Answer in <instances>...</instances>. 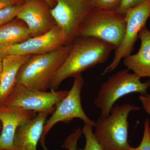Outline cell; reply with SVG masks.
Returning a JSON list of instances; mask_svg holds the SVG:
<instances>
[{
	"mask_svg": "<svg viewBox=\"0 0 150 150\" xmlns=\"http://www.w3.org/2000/svg\"></svg>",
	"mask_w": 150,
	"mask_h": 150,
	"instance_id": "cell-28",
	"label": "cell"
},
{
	"mask_svg": "<svg viewBox=\"0 0 150 150\" xmlns=\"http://www.w3.org/2000/svg\"><path fill=\"white\" fill-rule=\"evenodd\" d=\"M56 4L50 12L57 25L64 31L67 45L78 38L81 23L93 9L90 0H55Z\"/></svg>",
	"mask_w": 150,
	"mask_h": 150,
	"instance_id": "cell-8",
	"label": "cell"
},
{
	"mask_svg": "<svg viewBox=\"0 0 150 150\" xmlns=\"http://www.w3.org/2000/svg\"><path fill=\"white\" fill-rule=\"evenodd\" d=\"M74 83L64 98L57 103L51 117L46 120L43 128V134L40 140L41 146H45V140L49 131L59 122L70 123L75 118L82 120L85 124L95 127L96 122L91 120L86 115L82 108L81 101V92L83 87L84 80L81 74L74 77Z\"/></svg>",
	"mask_w": 150,
	"mask_h": 150,
	"instance_id": "cell-6",
	"label": "cell"
},
{
	"mask_svg": "<svg viewBox=\"0 0 150 150\" xmlns=\"http://www.w3.org/2000/svg\"><path fill=\"white\" fill-rule=\"evenodd\" d=\"M23 0H0V9L10 6L23 4Z\"/></svg>",
	"mask_w": 150,
	"mask_h": 150,
	"instance_id": "cell-24",
	"label": "cell"
},
{
	"mask_svg": "<svg viewBox=\"0 0 150 150\" xmlns=\"http://www.w3.org/2000/svg\"><path fill=\"white\" fill-rule=\"evenodd\" d=\"M67 90L40 91L28 88L16 84L3 105L23 110L34 111L36 113H53L57 103L67 96Z\"/></svg>",
	"mask_w": 150,
	"mask_h": 150,
	"instance_id": "cell-7",
	"label": "cell"
},
{
	"mask_svg": "<svg viewBox=\"0 0 150 150\" xmlns=\"http://www.w3.org/2000/svg\"><path fill=\"white\" fill-rule=\"evenodd\" d=\"M82 134V130L79 127H78L66 139L64 143V147L68 150H77L78 141ZM43 148L44 150H48L46 145L43 146Z\"/></svg>",
	"mask_w": 150,
	"mask_h": 150,
	"instance_id": "cell-20",
	"label": "cell"
},
{
	"mask_svg": "<svg viewBox=\"0 0 150 150\" xmlns=\"http://www.w3.org/2000/svg\"><path fill=\"white\" fill-rule=\"evenodd\" d=\"M126 28L125 15L116 11L93 9L81 23L78 37L98 38L116 49L122 42Z\"/></svg>",
	"mask_w": 150,
	"mask_h": 150,
	"instance_id": "cell-4",
	"label": "cell"
},
{
	"mask_svg": "<svg viewBox=\"0 0 150 150\" xmlns=\"http://www.w3.org/2000/svg\"><path fill=\"white\" fill-rule=\"evenodd\" d=\"M93 9L105 10L116 11L121 0H90Z\"/></svg>",
	"mask_w": 150,
	"mask_h": 150,
	"instance_id": "cell-19",
	"label": "cell"
},
{
	"mask_svg": "<svg viewBox=\"0 0 150 150\" xmlns=\"http://www.w3.org/2000/svg\"><path fill=\"white\" fill-rule=\"evenodd\" d=\"M150 14V0L146 1L126 12L125 15L126 28L121 45L115 50L112 62L102 74L104 75L116 69L122 59L131 55L134 44L139 38V34Z\"/></svg>",
	"mask_w": 150,
	"mask_h": 150,
	"instance_id": "cell-9",
	"label": "cell"
},
{
	"mask_svg": "<svg viewBox=\"0 0 150 150\" xmlns=\"http://www.w3.org/2000/svg\"><path fill=\"white\" fill-rule=\"evenodd\" d=\"M49 6L54 7L56 4V2L55 0H43Z\"/></svg>",
	"mask_w": 150,
	"mask_h": 150,
	"instance_id": "cell-25",
	"label": "cell"
},
{
	"mask_svg": "<svg viewBox=\"0 0 150 150\" xmlns=\"http://www.w3.org/2000/svg\"><path fill=\"white\" fill-rule=\"evenodd\" d=\"M115 49L111 44L98 38L78 37L51 80L49 89L55 91L66 79L74 77L90 68L103 64Z\"/></svg>",
	"mask_w": 150,
	"mask_h": 150,
	"instance_id": "cell-1",
	"label": "cell"
},
{
	"mask_svg": "<svg viewBox=\"0 0 150 150\" xmlns=\"http://www.w3.org/2000/svg\"><path fill=\"white\" fill-rule=\"evenodd\" d=\"M67 45L64 31L56 25L44 35L31 37L18 44L0 47V56L38 55L48 53Z\"/></svg>",
	"mask_w": 150,
	"mask_h": 150,
	"instance_id": "cell-10",
	"label": "cell"
},
{
	"mask_svg": "<svg viewBox=\"0 0 150 150\" xmlns=\"http://www.w3.org/2000/svg\"></svg>",
	"mask_w": 150,
	"mask_h": 150,
	"instance_id": "cell-27",
	"label": "cell"
},
{
	"mask_svg": "<svg viewBox=\"0 0 150 150\" xmlns=\"http://www.w3.org/2000/svg\"><path fill=\"white\" fill-rule=\"evenodd\" d=\"M71 47L72 44L65 45L48 53L32 55L19 70L16 84L34 90L47 91Z\"/></svg>",
	"mask_w": 150,
	"mask_h": 150,
	"instance_id": "cell-2",
	"label": "cell"
},
{
	"mask_svg": "<svg viewBox=\"0 0 150 150\" xmlns=\"http://www.w3.org/2000/svg\"><path fill=\"white\" fill-rule=\"evenodd\" d=\"M37 113L30 110L0 105V150H13V140L18 126L34 118Z\"/></svg>",
	"mask_w": 150,
	"mask_h": 150,
	"instance_id": "cell-12",
	"label": "cell"
},
{
	"mask_svg": "<svg viewBox=\"0 0 150 150\" xmlns=\"http://www.w3.org/2000/svg\"><path fill=\"white\" fill-rule=\"evenodd\" d=\"M93 127L90 125L85 124L82 131L86 138L85 146L83 149L77 150H103L94 137Z\"/></svg>",
	"mask_w": 150,
	"mask_h": 150,
	"instance_id": "cell-17",
	"label": "cell"
},
{
	"mask_svg": "<svg viewBox=\"0 0 150 150\" xmlns=\"http://www.w3.org/2000/svg\"><path fill=\"white\" fill-rule=\"evenodd\" d=\"M23 4L10 6L0 9V26L16 18L21 11Z\"/></svg>",
	"mask_w": 150,
	"mask_h": 150,
	"instance_id": "cell-18",
	"label": "cell"
},
{
	"mask_svg": "<svg viewBox=\"0 0 150 150\" xmlns=\"http://www.w3.org/2000/svg\"><path fill=\"white\" fill-rule=\"evenodd\" d=\"M3 57L0 56V77L2 72Z\"/></svg>",
	"mask_w": 150,
	"mask_h": 150,
	"instance_id": "cell-26",
	"label": "cell"
},
{
	"mask_svg": "<svg viewBox=\"0 0 150 150\" xmlns=\"http://www.w3.org/2000/svg\"><path fill=\"white\" fill-rule=\"evenodd\" d=\"M139 100L143 105V108L150 115V93L141 95L139 97Z\"/></svg>",
	"mask_w": 150,
	"mask_h": 150,
	"instance_id": "cell-23",
	"label": "cell"
},
{
	"mask_svg": "<svg viewBox=\"0 0 150 150\" xmlns=\"http://www.w3.org/2000/svg\"><path fill=\"white\" fill-rule=\"evenodd\" d=\"M31 37L27 25L19 19L0 26V47L18 44Z\"/></svg>",
	"mask_w": 150,
	"mask_h": 150,
	"instance_id": "cell-16",
	"label": "cell"
},
{
	"mask_svg": "<svg viewBox=\"0 0 150 150\" xmlns=\"http://www.w3.org/2000/svg\"><path fill=\"white\" fill-rule=\"evenodd\" d=\"M146 0H121L119 7L116 11L123 15H125L126 12L131 8L140 5Z\"/></svg>",
	"mask_w": 150,
	"mask_h": 150,
	"instance_id": "cell-22",
	"label": "cell"
},
{
	"mask_svg": "<svg viewBox=\"0 0 150 150\" xmlns=\"http://www.w3.org/2000/svg\"><path fill=\"white\" fill-rule=\"evenodd\" d=\"M141 108L126 103L116 105L107 117L100 116L93 133L96 141L103 150H129L128 142V116L131 111Z\"/></svg>",
	"mask_w": 150,
	"mask_h": 150,
	"instance_id": "cell-3",
	"label": "cell"
},
{
	"mask_svg": "<svg viewBox=\"0 0 150 150\" xmlns=\"http://www.w3.org/2000/svg\"><path fill=\"white\" fill-rule=\"evenodd\" d=\"M129 71L128 69L119 71L100 85L94 100L96 106L101 110L100 116H108L115 103L126 95L133 93L141 95L147 93L148 89L150 88V80L142 82L138 75L130 74Z\"/></svg>",
	"mask_w": 150,
	"mask_h": 150,
	"instance_id": "cell-5",
	"label": "cell"
},
{
	"mask_svg": "<svg viewBox=\"0 0 150 150\" xmlns=\"http://www.w3.org/2000/svg\"><path fill=\"white\" fill-rule=\"evenodd\" d=\"M144 127V134L140 145L136 148L131 146L129 150H150V126L149 118L145 120Z\"/></svg>",
	"mask_w": 150,
	"mask_h": 150,
	"instance_id": "cell-21",
	"label": "cell"
},
{
	"mask_svg": "<svg viewBox=\"0 0 150 150\" xmlns=\"http://www.w3.org/2000/svg\"><path fill=\"white\" fill-rule=\"evenodd\" d=\"M43 0H26L16 18L23 21L32 37L46 34L57 25Z\"/></svg>",
	"mask_w": 150,
	"mask_h": 150,
	"instance_id": "cell-11",
	"label": "cell"
},
{
	"mask_svg": "<svg viewBox=\"0 0 150 150\" xmlns=\"http://www.w3.org/2000/svg\"><path fill=\"white\" fill-rule=\"evenodd\" d=\"M50 112L37 113L34 118L23 123L17 129L13 140V150H37L38 142Z\"/></svg>",
	"mask_w": 150,
	"mask_h": 150,
	"instance_id": "cell-13",
	"label": "cell"
},
{
	"mask_svg": "<svg viewBox=\"0 0 150 150\" xmlns=\"http://www.w3.org/2000/svg\"><path fill=\"white\" fill-rule=\"evenodd\" d=\"M141 46L137 54L124 58L123 64L140 78H150V30L146 27L139 34Z\"/></svg>",
	"mask_w": 150,
	"mask_h": 150,
	"instance_id": "cell-14",
	"label": "cell"
},
{
	"mask_svg": "<svg viewBox=\"0 0 150 150\" xmlns=\"http://www.w3.org/2000/svg\"><path fill=\"white\" fill-rule=\"evenodd\" d=\"M31 56L14 55L3 58L0 77V105L4 102L16 84L17 76L21 67Z\"/></svg>",
	"mask_w": 150,
	"mask_h": 150,
	"instance_id": "cell-15",
	"label": "cell"
}]
</instances>
